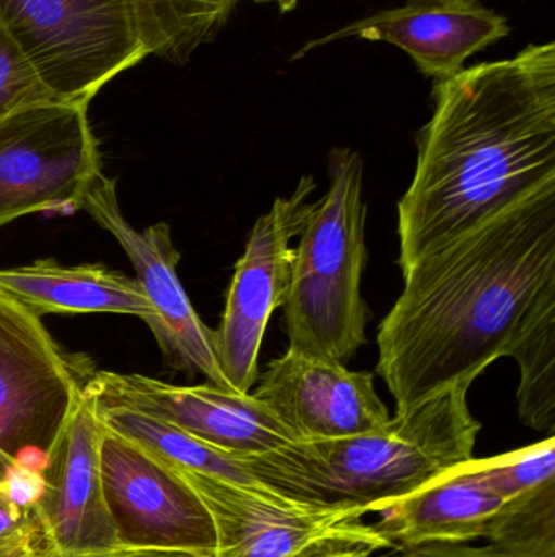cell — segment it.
<instances>
[{"mask_svg":"<svg viewBox=\"0 0 555 557\" xmlns=\"http://www.w3.org/2000/svg\"><path fill=\"white\" fill-rule=\"evenodd\" d=\"M313 176L300 178L289 196L277 198L251 228L247 247L228 285L215 354L234 392L250 393L260 376V352L270 317L283 307L292 285L295 247L318 202Z\"/></svg>","mask_w":555,"mask_h":557,"instance_id":"ba28073f","label":"cell"},{"mask_svg":"<svg viewBox=\"0 0 555 557\" xmlns=\"http://www.w3.org/2000/svg\"><path fill=\"white\" fill-rule=\"evenodd\" d=\"M256 392L295 442L338 441L390 421L375 376L287 349L257 376Z\"/></svg>","mask_w":555,"mask_h":557,"instance_id":"5bb4252c","label":"cell"},{"mask_svg":"<svg viewBox=\"0 0 555 557\" xmlns=\"http://www.w3.org/2000/svg\"><path fill=\"white\" fill-rule=\"evenodd\" d=\"M374 557H510L492 548L491 545L478 546L475 543H456V545H426L414 548L383 549L380 555Z\"/></svg>","mask_w":555,"mask_h":557,"instance_id":"603a6c76","label":"cell"},{"mask_svg":"<svg viewBox=\"0 0 555 557\" xmlns=\"http://www.w3.org/2000/svg\"><path fill=\"white\" fill-rule=\"evenodd\" d=\"M101 557H212L199 555V553L179 552V549L137 548V546H124L111 555Z\"/></svg>","mask_w":555,"mask_h":557,"instance_id":"484cf974","label":"cell"},{"mask_svg":"<svg viewBox=\"0 0 555 557\" xmlns=\"http://www.w3.org/2000/svg\"><path fill=\"white\" fill-rule=\"evenodd\" d=\"M520 367L518 414L527 428L554 434L555 298L531 318L510 352Z\"/></svg>","mask_w":555,"mask_h":557,"instance_id":"d6986e66","label":"cell"},{"mask_svg":"<svg viewBox=\"0 0 555 557\" xmlns=\"http://www.w3.org/2000/svg\"><path fill=\"white\" fill-rule=\"evenodd\" d=\"M91 375L41 318L0 294V483L22 455L48 454Z\"/></svg>","mask_w":555,"mask_h":557,"instance_id":"52a82bcc","label":"cell"},{"mask_svg":"<svg viewBox=\"0 0 555 557\" xmlns=\"http://www.w3.org/2000/svg\"><path fill=\"white\" fill-rule=\"evenodd\" d=\"M55 100L0 20V117Z\"/></svg>","mask_w":555,"mask_h":557,"instance_id":"7402d4cb","label":"cell"},{"mask_svg":"<svg viewBox=\"0 0 555 557\" xmlns=\"http://www.w3.org/2000/svg\"><path fill=\"white\" fill-rule=\"evenodd\" d=\"M0 20L61 101L90 104L147 55L133 0H0Z\"/></svg>","mask_w":555,"mask_h":557,"instance_id":"5b68a950","label":"cell"},{"mask_svg":"<svg viewBox=\"0 0 555 557\" xmlns=\"http://www.w3.org/2000/svg\"><path fill=\"white\" fill-rule=\"evenodd\" d=\"M374 546L352 540H328L306 546L302 552L289 557H374L377 555Z\"/></svg>","mask_w":555,"mask_h":557,"instance_id":"d4e9b609","label":"cell"},{"mask_svg":"<svg viewBox=\"0 0 555 557\" xmlns=\"http://www.w3.org/2000/svg\"><path fill=\"white\" fill-rule=\"evenodd\" d=\"M403 277L377 336V373L396 411L471 386L510 357L534 313L554 300L555 182L424 255Z\"/></svg>","mask_w":555,"mask_h":557,"instance_id":"6da1fadb","label":"cell"},{"mask_svg":"<svg viewBox=\"0 0 555 557\" xmlns=\"http://www.w3.org/2000/svg\"><path fill=\"white\" fill-rule=\"evenodd\" d=\"M81 209L110 232L136 270V278L155 310L150 326L166 363L188 375H202L212 385L231 389L218 366L214 330L192 307L178 276L181 255L173 244L172 228L165 222L146 231L133 227L117 198L116 178L100 173L85 195Z\"/></svg>","mask_w":555,"mask_h":557,"instance_id":"30bf717a","label":"cell"},{"mask_svg":"<svg viewBox=\"0 0 555 557\" xmlns=\"http://www.w3.org/2000/svg\"><path fill=\"white\" fill-rule=\"evenodd\" d=\"M0 557H49L35 517L13 532L0 535Z\"/></svg>","mask_w":555,"mask_h":557,"instance_id":"cb8c5ba5","label":"cell"},{"mask_svg":"<svg viewBox=\"0 0 555 557\" xmlns=\"http://www.w3.org/2000/svg\"><path fill=\"white\" fill-rule=\"evenodd\" d=\"M100 441V419L84 388L49 448L45 491L33 509L49 557H101L126 546L104 491Z\"/></svg>","mask_w":555,"mask_h":557,"instance_id":"7c38bea8","label":"cell"},{"mask_svg":"<svg viewBox=\"0 0 555 557\" xmlns=\"http://www.w3.org/2000/svg\"><path fill=\"white\" fill-rule=\"evenodd\" d=\"M94 409L103 428L139 445L169 467L264 487L251 476L241 458L225 454L169 422L123 406L94 405Z\"/></svg>","mask_w":555,"mask_h":557,"instance_id":"ac0fdd59","label":"cell"},{"mask_svg":"<svg viewBox=\"0 0 555 557\" xmlns=\"http://www.w3.org/2000/svg\"><path fill=\"white\" fill-rule=\"evenodd\" d=\"M254 2H274L277 3L280 12L289 13L299 5L300 0H254Z\"/></svg>","mask_w":555,"mask_h":557,"instance_id":"4316f807","label":"cell"},{"mask_svg":"<svg viewBox=\"0 0 555 557\" xmlns=\"http://www.w3.org/2000/svg\"><path fill=\"white\" fill-rule=\"evenodd\" d=\"M469 471L501 500L555 480V437L492 458H471Z\"/></svg>","mask_w":555,"mask_h":557,"instance_id":"44dd1931","label":"cell"},{"mask_svg":"<svg viewBox=\"0 0 555 557\" xmlns=\"http://www.w3.org/2000/svg\"><path fill=\"white\" fill-rule=\"evenodd\" d=\"M100 173L88 104L46 101L0 117V228L39 212L81 209Z\"/></svg>","mask_w":555,"mask_h":557,"instance_id":"8992f818","label":"cell"},{"mask_svg":"<svg viewBox=\"0 0 555 557\" xmlns=\"http://www.w3.org/2000/svg\"><path fill=\"white\" fill-rule=\"evenodd\" d=\"M0 294L35 317L51 313H114L155 323V310L136 277L103 264L65 267L38 260L0 270Z\"/></svg>","mask_w":555,"mask_h":557,"instance_id":"e0dca14e","label":"cell"},{"mask_svg":"<svg viewBox=\"0 0 555 557\" xmlns=\"http://www.w3.org/2000/svg\"><path fill=\"white\" fill-rule=\"evenodd\" d=\"M398 202L401 271L555 182V45L436 82Z\"/></svg>","mask_w":555,"mask_h":557,"instance_id":"7a4b0ae2","label":"cell"},{"mask_svg":"<svg viewBox=\"0 0 555 557\" xmlns=\"http://www.w3.org/2000/svg\"><path fill=\"white\" fill-rule=\"evenodd\" d=\"M469 388L452 386L365 434L292 442L241 460L279 496L318 506L357 504L375 513L475 458L482 424L469 409Z\"/></svg>","mask_w":555,"mask_h":557,"instance_id":"3957f363","label":"cell"},{"mask_svg":"<svg viewBox=\"0 0 555 557\" xmlns=\"http://www.w3.org/2000/svg\"><path fill=\"white\" fill-rule=\"evenodd\" d=\"M482 540L510 557H555V480L502 500Z\"/></svg>","mask_w":555,"mask_h":557,"instance_id":"ffe728a7","label":"cell"},{"mask_svg":"<svg viewBox=\"0 0 555 557\" xmlns=\"http://www.w3.org/2000/svg\"><path fill=\"white\" fill-rule=\"evenodd\" d=\"M173 470L211 513L217 535L215 557H289L328 540L365 543L378 553L390 548L365 522L370 512L357 504L299 503L266 487Z\"/></svg>","mask_w":555,"mask_h":557,"instance_id":"9c48e42d","label":"cell"},{"mask_svg":"<svg viewBox=\"0 0 555 557\" xmlns=\"http://www.w3.org/2000/svg\"><path fill=\"white\" fill-rule=\"evenodd\" d=\"M508 35L507 18L479 0H407L306 42L293 59L339 39L391 42L409 54L424 75L439 82L459 74L471 55Z\"/></svg>","mask_w":555,"mask_h":557,"instance_id":"9a60e30c","label":"cell"},{"mask_svg":"<svg viewBox=\"0 0 555 557\" xmlns=\"http://www.w3.org/2000/svg\"><path fill=\"white\" fill-rule=\"evenodd\" d=\"M501 503L466 461L420 490L378 507V520L371 525L390 548L475 543L484 539L485 527Z\"/></svg>","mask_w":555,"mask_h":557,"instance_id":"2e32d148","label":"cell"},{"mask_svg":"<svg viewBox=\"0 0 555 557\" xmlns=\"http://www.w3.org/2000/svg\"><path fill=\"white\" fill-rule=\"evenodd\" d=\"M85 392L94 405L146 412L237 458L269 454L295 442L253 393L212 383L175 385L140 373L117 372H93Z\"/></svg>","mask_w":555,"mask_h":557,"instance_id":"8fae6325","label":"cell"},{"mask_svg":"<svg viewBox=\"0 0 555 557\" xmlns=\"http://www.w3.org/2000/svg\"><path fill=\"white\" fill-rule=\"evenodd\" d=\"M100 460L124 545L217 555L211 513L172 467L103 425Z\"/></svg>","mask_w":555,"mask_h":557,"instance_id":"4fadbf2b","label":"cell"},{"mask_svg":"<svg viewBox=\"0 0 555 557\" xmlns=\"http://www.w3.org/2000/svg\"><path fill=\"white\" fill-rule=\"evenodd\" d=\"M328 172V193L299 235L283 324L287 349L348 366L367 343L370 320L362 295L368 261L364 160L351 147H335Z\"/></svg>","mask_w":555,"mask_h":557,"instance_id":"277c9868","label":"cell"}]
</instances>
